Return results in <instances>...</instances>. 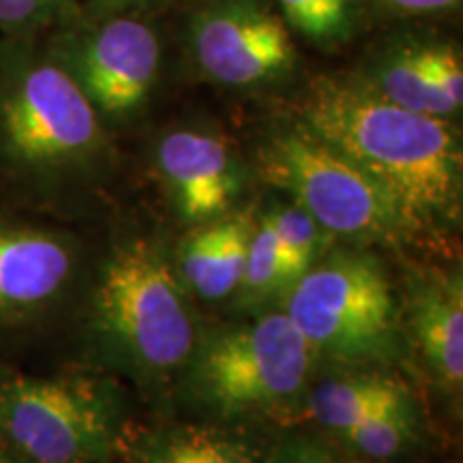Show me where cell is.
I'll return each mask as SVG.
<instances>
[{
    "instance_id": "cell-1",
    "label": "cell",
    "mask_w": 463,
    "mask_h": 463,
    "mask_svg": "<svg viewBox=\"0 0 463 463\" xmlns=\"http://www.w3.org/2000/svg\"><path fill=\"white\" fill-rule=\"evenodd\" d=\"M294 116L367 172L414 232L459 217L463 144L455 120L395 106L354 71L311 80Z\"/></svg>"
},
{
    "instance_id": "cell-2",
    "label": "cell",
    "mask_w": 463,
    "mask_h": 463,
    "mask_svg": "<svg viewBox=\"0 0 463 463\" xmlns=\"http://www.w3.org/2000/svg\"><path fill=\"white\" fill-rule=\"evenodd\" d=\"M109 165V131L42 37H0V176L54 200L99 181Z\"/></svg>"
},
{
    "instance_id": "cell-3",
    "label": "cell",
    "mask_w": 463,
    "mask_h": 463,
    "mask_svg": "<svg viewBox=\"0 0 463 463\" xmlns=\"http://www.w3.org/2000/svg\"><path fill=\"white\" fill-rule=\"evenodd\" d=\"M86 314L92 339L144 373H172L194 356L187 294L164 251L148 241L125 242L109 253Z\"/></svg>"
},
{
    "instance_id": "cell-4",
    "label": "cell",
    "mask_w": 463,
    "mask_h": 463,
    "mask_svg": "<svg viewBox=\"0 0 463 463\" xmlns=\"http://www.w3.org/2000/svg\"><path fill=\"white\" fill-rule=\"evenodd\" d=\"M253 172L316 219L324 232L352 241L402 242L414 234L397 202L341 150L297 116L266 129Z\"/></svg>"
},
{
    "instance_id": "cell-5",
    "label": "cell",
    "mask_w": 463,
    "mask_h": 463,
    "mask_svg": "<svg viewBox=\"0 0 463 463\" xmlns=\"http://www.w3.org/2000/svg\"><path fill=\"white\" fill-rule=\"evenodd\" d=\"M123 436L114 386L92 373L0 364V444L22 463H106Z\"/></svg>"
},
{
    "instance_id": "cell-6",
    "label": "cell",
    "mask_w": 463,
    "mask_h": 463,
    "mask_svg": "<svg viewBox=\"0 0 463 463\" xmlns=\"http://www.w3.org/2000/svg\"><path fill=\"white\" fill-rule=\"evenodd\" d=\"M286 297V314L314 356L358 364L399 354L397 300L378 258L364 251L331 253Z\"/></svg>"
},
{
    "instance_id": "cell-7",
    "label": "cell",
    "mask_w": 463,
    "mask_h": 463,
    "mask_svg": "<svg viewBox=\"0 0 463 463\" xmlns=\"http://www.w3.org/2000/svg\"><path fill=\"white\" fill-rule=\"evenodd\" d=\"M42 42L108 131L146 112L165 62L157 17L75 9Z\"/></svg>"
},
{
    "instance_id": "cell-8",
    "label": "cell",
    "mask_w": 463,
    "mask_h": 463,
    "mask_svg": "<svg viewBox=\"0 0 463 463\" xmlns=\"http://www.w3.org/2000/svg\"><path fill=\"white\" fill-rule=\"evenodd\" d=\"M314 352L286 311L213 335L194 350L189 386L225 419L281 408L305 389Z\"/></svg>"
},
{
    "instance_id": "cell-9",
    "label": "cell",
    "mask_w": 463,
    "mask_h": 463,
    "mask_svg": "<svg viewBox=\"0 0 463 463\" xmlns=\"http://www.w3.org/2000/svg\"><path fill=\"white\" fill-rule=\"evenodd\" d=\"M181 39L194 71L234 92L286 89L303 62L273 0H187Z\"/></svg>"
},
{
    "instance_id": "cell-10",
    "label": "cell",
    "mask_w": 463,
    "mask_h": 463,
    "mask_svg": "<svg viewBox=\"0 0 463 463\" xmlns=\"http://www.w3.org/2000/svg\"><path fill=\"white\" fill-rule=\"evenodd\" d=\"M352 71L395 106L450 120L461 114V45L425 22L391 24Z\"/></svg>"
},
{
    "instance_id": "cell-11",
    "label": "cell",
    "mask_w": 463,
    "mask_h": 463,
    "mask_svg": "<svg viewBox=\"0 0 463 463\" xmlns=\"http://www.w3.org/2000/svg\"><path fill=\"white\" fill-rule=\"evenodd\" d=\"M78 241L43 223L0 217V335L43 322L71 297Z\"/></svg>"
},
{
    "instance_id": "cell-12",
    "label": "cell",
    "mask_w": 463,
    "mask_h": 463,
    "mask_svg": "<svg viewBox=\"0 0 463 463\" xmlns=\"http://www.w3.org/2000/svg\"><path fill=\"white\" fill-rule=\"evenodd\" d=\"M155 170L178 217L198 225L234 211L249 172L230 137L202 125L161 133Z\"/></svg>"
},
{
    "instance_id": "cell-13",
    "label": "cell",
    "mask_w": 463,
    "mask_h": 463,
    "mask_svg": "<svg viewBox=\"0 0 463 463\" xmlns=\"http://www.w3.org/2000/svg\"><path fill=\"white\" fill-rule=\"evenodd\" d=\"M408 326L427 372L444 391L463 382V283L450 270H419L408 281Z\"/></svg>"
},
{
    "instance_id": "cell-14",
    "label": "cell",
    "mask_w": 463,
    "mask_h": 463,
    "mask_svg": "<svg viewBox=\"0 0 463 463\" xmlns=\"http://www.w3.org/2000/svg\"><path fill=\"white\" fill-rule=\"evenodd\" d=\"M258 213L249 208L200 223L181 245L183 281L202 300H223L239 289Z\"/></svg>"
},
{
    "instance_id": "cell-15",
    "label": "cell",
    "mask_w": 463,
    "mask_h": 463,
    "mask_svg": "<svg viewBox=\"0 0 463 463\" xmlns=\"http://www.w3.org/2000/svg\"><path fill=\"white\" fill-rule=\"evenodd\" d=\"M403 380L389 373H347L320 382L307 397V412L322 430L339 438L358 422L391 405L410 402Z\"/></svg>"
},
{
    "instance_id": "cell-16",
    "label": "cell",
    "mask_w": 463,
    "mask_h": 463,
    "mask_svg": "<svg viewBox=\"0 0 463 463\" xmlns=\"http://www.w3.org/2000/svg\"><path fill=\"white\" fill-rule=\"evenodd\" d=\"M297 42L322 54H337L354 43L367 24L361 0H273Z\"/></svg>"
},
{
    "instance_id": "cell-17",
    "label": "cell",
    "mask_w": 463,
    "mask_h": 463,
    "mask_svg": "<svg viewBox=\"0 0 463 463\" xmlns=\"http://www.w3.org/2000/svg\"><path fill=\"white\" fill-rule=\"evenodd\" d=\"M133 463H253L245 444L206 427H172L144 438Z\"/></svg>"
},
{
    "instance_id": "cell-18",
    "label": "cell",
    "mask_w": 463,
    "mask_h": 463,
    "mask_svg": "<svg viewBox=\"0 0 463 463\" xmlns=\"http://www.w3.org/2000/svg\"><path fill=\"white\" fill-rule=\"evenodd\" d=\"M337 439L347 450L373 463L402 457L419 439V410L414 399L373 412Z\"/></svg>"
},
{
    "instance_id": "cell-19",
    "label": "cell",
    "mask_w": 463,
    "mask_h": 463,
    "mask_svg": "<svg viewBox=\"0 0 463 463\" xmlns=\"http://www.w3.org/2000/svg\"><path fill=\"white\" fill-rule=\"evenodd\" d=\"M300 277L288 262L286 253L277 241L273 225H270L266 213H262L256 219L245 270H242L239 289H236V292H241L242 305L258 307L277 294H288L289 288Z\"/></svg>"
},
{
    "instance_id": "cell-20",
    "label": "cell",
    "mask_w": 463,
    "mask_h": 463,
    "mask_svg": "<svg viewBox=\"0 0 463 463\" xmlns=\"http://www.w3.org/2000/svg\"><path fill=\"white\" fill-rule=\"evenodd\" d=\"M266 217L273 225V232L288 262L292 264L298 277H303L316 264L324 242V230L309 213L289 200L286 204L279 202V204L270 206L266 211Z\"/></svg>"
},
{
    "instance_id": "cell-21",
    "label": "cell",
    "mask_w": 463,
    "mask_h": 463,
    "mask_svg": "<svg viewBox=\"0 0 463 463\" xmlns=\"http://www.w3.org/2000/svg\"><path fill=\"white\" fill-rule=\"evenodd\" d=\"M75 9V0H0V37H43Z\"/></svg>"
},
{
    "instance_id": "cell-22",
    "label": "cell",
    "mask_w": 463,
    "mask_h": 463,
    "mask_svg": "<svg viewBox=\"0 0 463 463\" xmlns=\"http://www.w3.org/2000/svg\"><path fill=\"white\" fill-rule=\"evenodd\" d=\"M264 463H373L316 436H288L279 439Z\"/></svg>"
},
{
    "instance_id": "cell-23",
    "label": "cell",
    "mask_w": 463,
    "mask_h": 463,
    "mask_svg": "<svg viewBox=\"0 0 463 463\" xmlns=\"http://www.w3.org/2000/svg\"><path fill=\"white\" fill-rule=\"evenodd\" d=\"M367 15L389 24L402 22H430L436 17L455 14L463 0H361Z\"/></svg>"
},
{
    "instance_id": "cell-24",
    "label": "cell",
    "mask_w": 463,
    "mask_h": 463,
    "mask_svg": "<svg viewBox=\"0 0 463 463\" xmlns=\"http://www.w3.org/2000/svg\"><path fill=\"white\" fill-rule=\"evenodd\" d=\"M176 3L178 0H75V9L97 11V14H136L157 17Z\"/></svg>"
},
{
    "instance_id": "cell-25",
    "label": "cell",
    "mask_w": 463,
    "mask_h": 463,
    "mask_svg": "<svg viewBox=\"0 0 463 463\" xmlns=\"http://www.w3.org/2000/svg\"><path fill=\"white\" fill-rule=\"evenodd\" d=\"M0 463H22V461L15 459V457L11 455L9 450L3 447V444H0Z\"/></svg>"
}]
</instances>
